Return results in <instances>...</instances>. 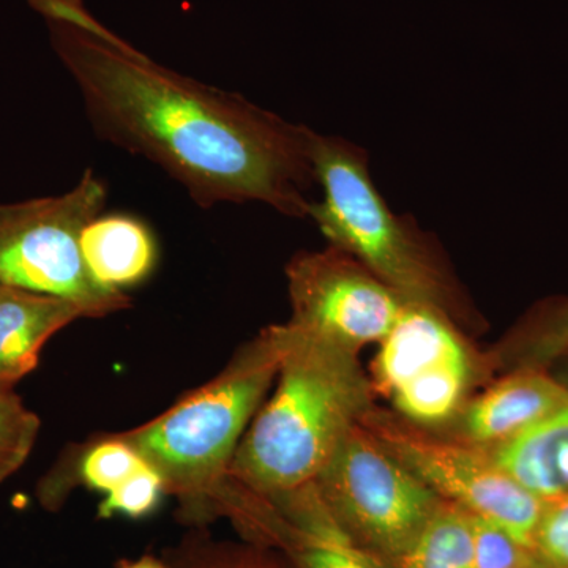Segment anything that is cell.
Listing matches in <instances>:
<instances>
[{
  "instance_id": "6da1fadb",
  "label": "cell",
  "mask_w": 568,
  "mask_h": 568,
  "mask_svg": "<svg viewBox=\"0 0 568 568\" xmlns=\"http://www.w3.org/2000/svg\"><path fill=\"white\" fill-rule=\"evenodd\" d=\"M100 140L156 164L200 207L310 215L313 130L183 77L115 36L81 0H29Z\"/></svg>"
},
{
  "instance_id": "7a4b0ae2",
  "label": "cell",
  "mask_w": 568,
  "mask_h": 568,
  "mask_svg": "<svg viewBox=\"0 0 568 568\" xmlns=\"http://www.w3.org/2000/svg\"><path fill=\"white\" fill-rule=\"evenodd\" d=\"M275 394L253 417L227 470L239 488L276 504L312 485L372 409L357 354L287 321Z\"/></svg>"
},
{
  "instance_id": "3957f363",
  "label": "cell",
  "mask_w": 568,
  "mask_h": 568,
  "mask_svg": "<svg viewBox=\"0 0 568 568\" xmlns=\"http://www.w3.org/2000/svg\"><path fill=\"white\" fill-rule=\"evenodd\" d=\"M284 349V324L264 328L203 387L162 416L119 433L160 474L185 525L201 529L223 517L231 488L227 470L278 375Z\"/></svg>"
},
{
  "instance_id": "277c9868",
  "label": "cell",
  "mask_w": 568,
  "mask_h": 568,
  "mask_svg": "<svg viewBox=\"0 0 568 568\" xmlns=\"http://www.w3.org/2000/svg\"><path fill=\"white\" fill-rule=\"evenodd\" d=\"M312 160L323 197L312 203L331 246L342 250L406 302L463 315L455 280L414 220L388 207L369 173L368 153L354 142L313 133Z\"/></svg>"
},
{
  "instance_id": "5b68a950",
  "label": "cell",
  "mask_w": 568,
  "mask_h": 568,
  "mask_svg": "<svg viewBox=\"0 0 568 568\" xmlns=\"http://www.w3.org/2000/svg\"><path fill=\"white\" fill-rule=\"evenodd\" d=\"M106 200V183L88 170L58 196L0 204V284L67 298L89 317L129 308L132 298L99 286L82 260L81 235Z\"/></svg>"
},
{
  "instance_id": "8992f818",
  "label": "cell",
  "mask_w": 568,
  "mask_h": 568,
  "mask_svg": "<svg viewBox=\"0 0 568 568\" xmlns=\"http://www.w3.org/2000/svg\"><path fill=\"white\" fill-rule=\"evenodd\" d=\"M312 487L339 528L390 566L443 500L361 424L347 433Z\"/></svg>"
},
{
  "instance_id": "52a82bcc",
  "label": "cell",
  "mask_w": 568,
  "mask_h": 568,
  "mask_svg": "<svg viewBox=\"0 0 568 568\" xmlns=\"http://www.w3.org/2000/svg\"><path fill=\"white\" fill-rule=\"evenodd\" d=\"M361 425L440 499L495 523L534 549L547 504L500 469L488 450L435 439L375 406L362 417Z\"/></svg>"
},
{
  "instance_id": "ba28073f",
  "label": "cell",
  "mask_w": 568,
  "mask_h": 568,
  "mask_svg": "<svg viewBox=\"0 0 568 568\" xmlns=\"http://www.w3.org/2000/svg\"><path fill=\"white\" fill-rule=\"evenodd\" d=\"M290 323L357 354L381 343L407 302L353 256L328 246L298 253L287 264Z\"/></svg>"
},
{
  "instance_id": "9c48e42d",
  "label": "cell",
  "mask_w": 568,
  "mask_h": 568,
  "mask_svg": "<svg viewBox=\"0 0 568 568\" xmlns=\"http://www.w3.org/2000/svg\"><path fill=\"white\" fill-rule=\"evenodd\" d=\"M377 386L413 424L454 416L469 381V357L446 313L407 302L379 343Z\"/></svg>"
},
{
  "instance_id": "30bf717a",
  "label": "cell",
  "mask_w": 568,
  "mask_h": 568,
  "mask_svg": "<svg viewBox=\"0 0 568 568\" xmlns=\"http://www.w3.org/2000/svg\"><path fill=\"white\" fill-rule=\"evenodd\" d=\"M568 402V387L528 366L497 383L463 413L473 446L493 450L540 424Z\"/></svg>"
},
{
  "instance_id": "8fae6325",
  "label": "cell",
  "mask_w": 568,
  "mask_h": 568,
  "mask_svg": "<svg viewBox=\"0 0 568 568\" xmlns=\"http://www.w3.org/2000/svg\"><path fill=\"white\" fill-rule=\"evenodd\" d=\"M82 317L88 312L67 298L0 284V387L32 373L52 336Z\"/></svg>"
},
{
  "instance_id": "7c38bea8",
  "label": "cell",
  "mask_w": 568,
  "mask_h": 568,
  "mask_svg": "<svg viewBox=\"0 0 568 568\" xmlns=\"http://www.w3.org/2000/svg\"><path fill=\"white\" fill-rule=\"evenodd\" d=\"M274 507L284 521L278 548L294 568H394L339 528L312 485Z\"/></svg>"
},
{
  "instance_id": "4fadbf2b",
  "label": "cell",
  "mask_w": 568,
  "mask_h": 568,
  "mask_svg": "<svg viewBox=\"0 0 568 568\" xmlns=\"http://www.w3.org/2000/svg\"><path fill=\"white\" fill-rule=\"evenodd\" d=\"M81 253L93 282L122 294L151 278L160 254L151 226L130 213L93 219L81 235Z\"/></svg>"
},
{
  "instance_id": "5bb4252c",
  "label": "cell",
  "mask_w": 568,
  "mask_h": 568,
  "mask_svg": "<svg viewBox=\"0 0 568 568\" xmlns=\"http://www.w3.org/2000/svg\"><path fill=\"white\" fill-rule=\"evenodd\" d=\"M500 469L544 504L568 495V402L503 446L488 450Z\"/></svg>"
},
{
  "instance_id": "9a60e30c",
  "label": "cell",
  "mask_w": 568,
  "mask_h": 568,
  "mask_svg": "<svg viewBox=\"0 0 568 568\" xmlns=\"http://www.w3.org/2000/svg\"><path fill=\"white\" fill-rule=\"evenodd\" d=\"M394 568H476L473 514L440 500Z\"/></svg>"
},
{
  "instance_id": "2e32d148",
  "label": "cell",
  "mask_w": 568,
  "mask_h": 568,
  "mask_svg": "<svg viewBox=\"0 0 568 568\" xmlns=\"http://www.w3.org/2000/svg\"><path fill=\"white\" fill-rule=\"evenodd\" d=\"M40 433V417L11 388L0 387V484L31 457Z\"/></svg>"
},
{
  "instance_id": "e0dca14e",
  "label": "cell",
  "mask_w": 568,
  "mask_h": 568,
  "mask_svg": "<svg viewBox=\"0 0 568 568\" xmlns=\"http://www.w3.org/2000/svg\"><path fill=\"white\" fill-rule=\"evenodd\" d=\"M166 560L173 568H282L263 551L215 540L203 528L194 529Z\"/></svg>"
},
{
  "instance_id": "ac0fdd59",
  "label": "cell",
  "mask_w": 568,
  "mask_h": 568,
  "mask_svg": "<svg viewBox=\"0 0 568 568\" xmlns=\"http://www.w3.org/2000/svg\"><path fill=\"white\" fill-rule=\"evenodd\" d=\"M473 526L476 568L545 567L532 548L523 545L495 523L473 515Z\"/></svg>"
},
{
  "instance_id": "d6986e66",
  "label": "cell",
  "mask_w": 568,
  "mask_h": 568,
  "mask_svg": "<svg viewBox=\"0 0 568 568\" xmlns=\"http://www.w3.org/2000/svg\"><path fill=\"white\" fill-rule=\"evenodd\" d=\"M166 496L162 477L151 465L103 497L99 507V517H126L140 519L149 517Z\"/></svg>"
},
{
  "instance_id": "ffe728a7",
  "label": "cell",
  "mask_w": 568,
  "mask_h": 568,
  "mask_svg": "<svg viewBox=\"0 0 568 568\" xmlns=\"http://www.w3.org/2000/svg\"><path fill=\"white\" fill-rule=\"evenodd\" d=\"M532 547L545 567L568 568V495L545 506Z\"/></svg>"
},
{
  "instance_id": "44dd1931",
  "label": "cell",
  "mask_w": 568,
  "mask_h": 568,
  "mask_svg": "<svg viewBox=\"0 0 568 568\" xmlns=\"http://www.w3.org/2000/svg\"><path fill=\"white\" fill-rule=\"evenodd\" d=\"M525 353H528L526 357L530 364H544L568 353V301L560 302L538 317L526 342Z\"/></svg>"
},
{
  "instance_id": "7402d4cb",
  "label": "cell",
  "mask_w": 568,
  "mask_h": 568,
  "mask_svg": "<svg viewBox=\"0 0 568 568\" xmlns=\"http://www.w3.org/2000/svg\"><path fill=\"white\" fill-rule=\"evenodd\" d=\"M118 568H173L166 559H159L155 556H142L140 559L122 560Z\"/></svg>"
},
{
  "instance_id": "603a6c76",
  "label": "cell",
  "mask_w": 568,
  "mask_h": 568,
  "mask_svg": "<svg viewBox=\"0 0 568 568\" xmlns=\"http://www.w3.org/2000/svg\"><path fill=\"white\" fill-rule=\"evenodd\" d=\"M530 568H547V567H530Z\"/></svg>"
}]
</instances>
